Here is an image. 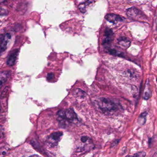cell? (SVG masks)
I'll use <instances>...</instances> for the list:
<instances>
[{
    "mask_svg": "<svg viewBox=\"0 0 157 157\" xmlns=\"http://www.w3.org/2000/svg\"><path fill=\"white\" fill-rule=\"evenodd\" d=\"M126 14L129 17L135 18L139 15L140 11L135 7H132L127 9Z\"/></svg>",
    "mask_w": 157,
    "mask_h": 157,
    "instance_id": "ba28073f",
    "label": "cell"
},
{
    "mask_svg": "<svg viewBox=\"0 0 157 157\" xmlns=\"http://www.w3.org/2000/svg\"><path fill=\"white\" fill-rule=\"evenodd\" d=\"M147 112L142 113L138 118V122L140 125H143L145 124L147 120Z\"/></svg>",
    "mask_w": 157,
    "mask_h": 157,
    "instance_id": "7c38bea8",
    "label": "cell"
},
{
    "mask_svg": "<svg viewBox=\"0 0 157 157\" xmlns=\"http://www.w3.org/2000/svg\"><path fill=\"white\" fill-rule=\"evenodd\" d=\"M4 136V130L2 126H0V139L2 138Z\"/></svg>",
    "mask_w": 157,
    "mask_h": 157,
    "instance_id": "e0dca14e",
    "label": "cell"
},
{
    "mask_svg": "<svg viewBox=\"0 0 157 157\" xmlns=\"http://www.w3.org/2000/svg\"><path fill=\"white\" fill-rule=\"evenodd\" d=\"M94 0H88L85 2L79 5V8L82 13H84L86 11L87 7L89 6L91 4L94 2Z\"/></svg>",
    "mask_w": 157,
    "mask_h": 157,
    "instance_id": "8fae6325",
    "label": "cell"
},
{
    "mask_svg": "<svg viewBox=\"0 0 157 157\" xmlns=\"http://www.w3.org/2000/svg\"><path fill=\"white\" fill-rule=\"evenodd\" d=\"M74 94L77 97L82 98H84L86 96V93L82 90L79 89H77L75 90Z\"/></svg>",
    "mask_w": 157,
    "mask_h": 157,
    "instance_id": "5bb4252c",
    "label": "cell"
},
{
    "mask_svg": "<svg viewBox=\"0 0 157 157\" xmlns=\"http://www.w3.org/2000/svg\"><path fill=\"white\" fill-rule=\"evenodd\" d=\"M118 41L119 45L125 48H129L131 45V41L130 40L125 37H121L119 38Z\"/></svg>",
    "mask_w": 157,
    "mask_h": 157,
    "instance_id": "30bf717a",
    "label": "cell"
},
{
    "mask_svg": "<svg viewBox=\"0 0 157 157\" xmlns=\"http://www.w3.org/2000/svg\"><path fill=\"white\" fill-rule=\"evenodd\" d=\"M29 157H41L37 155H33L30 156Z\"/></svg>",
    "mask_w": 157,
    "mask_h": 157,
    "instance_id": "603a6c76",
    "label": "cell"
},
{
    "mask_svg": "<svg viewBox=\"0 0 157 157\" xmlns=\"http://www.w3.org/2000/svg\"><path fill=\"white\" fill-rule=\"evenodd\" d=\"M96 101L98 108L103 112H112L118 109L117 104L110 99L99 98Z\"/></svg>",
    "mask_w": 157,
    "mask_h": 157,
    "instance_id": "6da1fadb",
    "label": "cell"
},
{
    "mask_svg": "<svg viewBox=\"0 0 157 157\" xmlns=\"http://www.w3.org/2000/svg\"><path fill=\"white\" fill-rule=\"evenodd\" d=\"M104 40H103L102 44L103 45L108 44L110 43L114 38V34L113 31L111 29L109 28H107L105 30V34H104Z\"/></svg>",
    "mask_w": 157,
    "mask_h": 157,
    "instance_id": "277c9868",
    "label": "cell"
},
{
    "mask_svg": "<svg viewBox=\"0 0 157 157\" xmlns=\"http://www.w3.org/2000/svg\"><path fill=\"white\" fill-rule=\"evenodd\" d=\"M62 132H58L53 133L49 136L48 139V144L50 146H55L57 145V144L60 142L63 136Z\"/></svg>",
    "mask_w": 157,
    "mask_h": 157,
    "instance_id": "7a4b0ae2",
    "label": "cell"
},
{
    "mask_svg": "<svg viewBox=\"0 0 157 157\" xmlns=\"http://www.w3.org/2000/svg\"><path fill=\"white\" fill-rule=\"evenodd\" d=\"M125 157H133V156H132L131 155H127Z\"/></svg>",
    "mask_w": 157,
    "mask_h": 157,
    "instance_id": "d4e9b609",
    "label": "cell"
},
{
    "mask_svg": "<svg viewBox=\"0 0 157 157\" xmlns=\"http://www.w3.org/2000/svg\"><path fill=\"white\" fill-rule=\"evenodd\" d=\"M6 14H7V13L5 9H0V15H4Z\"/></svg>",
    "mask_w": 157,
    "mask_h": 157,
    "instance_id": "44dd1931",
    "label": "cell"
},
{
    "mask_svg": "<svg viewBox=\"0 0 157 157\" xmlns=\"http://www.w3.org/2000/svg\"><path fill=\"white\" fill-rule=\"evenodd\" d=\"M18 50H15L11 53L7 61V64L9 66L14 65L18 55Z\"/></svg>",
    "mask_w": 157,
    "mask_h": 157,
    "instance_id": "52a82bcc",
    "label": "cell"
},
{
    "mask_svg": "<svg viewBox=\"0 0 157 157\" xmlns=\"http://www.w3.org/2000/svg\"><path fill=\"white\" fill-rule=\"evenodd\" d=\"M11 38H12V36L11 34L9 33H6L3 36L2 42L0 44V56H1L6 50L8 43L11 40Z\"/></svg>",
    "mask_w": 157,
    "mask_h": 157,
    "instance_id": "3957f363",
    "label": "cell"
},
{
    "mask_svg": "<svg viewBox=\"0 0 157 157\" xmlns=\"http://www.w3.org/2000/svg\"><path fill=\"white\" fill-rule=\"evenodd\" d=\"M5 0H0V3H1L2 2H3Z\"/></svg>",
    "mask_w": 157,
    "mask_h": 157,
    "instance_id": "cb8c5ba5",
    "label": "cell"
},
{
    "mask_svg": "<svg viewBox=\"0 0 157 157\" xmlns=\"http://www.w3.org/2000/svg\"><path fill=\"white\" fill-rule=\"evenodd\" d=\"M108 52L110 54H112V55H114V56H120L121 55V52H119L116 50L108 48Z\"/></svg>",
    "mask_w": 157,
    "mask_h": 157,
    "instance_id": "9a60e30c",
    "label": "cell"
},
{
    "mask_svg": "<svg viewBox=\"0 0 157 157\" xmlns=\"http://www.w3.org/2000/svg\"><path fill=\"white\" fill-rule=\"evenodd\" d=\"M65 119L69 121H75L78 120L76 113L75 112L73 109L72 108L67 109V110L65 111Z\"/></svg>",
    "mask_w": 157,
    "mask_h": 157,
    "instance_id": "5b68a950",
    "label": "cell"
},
{
    "mask_svg": "<svg viewBox=\"0 0 157 157\" xmlns=\"http://www.w3.org/2000/svg\"><path fill=\"white\" fill-rule=\"evenodd\" d=\"M146 155V153L144 151H142V152L135 153L133 156V157H145Z\"/></svg>",
    "mask_w": 157,
    "mask_h": 157,
    "instance_id": "2e32d148",
    "label": "cell"
},
{
    "mask_svg": "<svg viewBox=\"0 0 157 157\" xmlns=\"http://www.w3.org/2000/svg\"><path fill=\"white\" fill-rule=\"evenodd\" d=\"M9 76V72L7 71L0 73V91L5 83L7 81Z\"/></svg>",
    "mask_w": 157,
    "mask_h": 157,
    "instance_id": "9c48e42d",
    "label": "cell"
},
{
    "mask_svg": "<svg viewBox=\"0 0 157 157\" xmlns=\"http://www.w3.org/2000/svg\"><path fill=\"white\" fill-rule=\"evenodd\" d=\"M3 35H0V44H1V42H2V40L3 37Z\"/></svg>",
    "mask_w": 157,
    "mask_h": 157,
    "instance_id": "7402d4cb",
    "label": "cell"
},
{
    "mask_svg": "<svg viewBox=\"0 0 157 157\" xmlns=\"http://www.w3.org/2000/svg\"><path fill=\"white\" fill-rule=\"evenodd\" d=\"M128 1H132V0H128Z\"/></svg>",
    "mask_w": 157,
    "mask_h": 157,
    "instance_id": "4316f807",
    "label": "cell"
},
{
    "mask_svg": "<svg viewBox=\"0 0 157 157\" xmlns=\"http://www.w3.org/2000/svg\"><path fill=\"white\" fill-rule=\"evenodd\" d=\"M54 77V75L52 73H49L47 75V78L49 81H50Z\"/></svg>",
    "mask_w": 157,
    "mask_h": 157,
    "instance_id": "ac0fdd59",
    "label": "cell"
},
{
    "mask_svg": "<svg viewBox=\"0 0 157 157\" xmlns=\"http://www.w3.org/2000/svg\"><path fill=\"white\" fill-rule=\"evenodd\" d=\"M57 119L60 122L66 120L65 118V111L61 110L59 111L57 114Z\"/></svg>",
    "mask_w": 157,
    "mask_h": 157,
    "instance_id": "4fadbf2b",
    "label": "cell"
},
{
    "mask_svg": "<svg viewBox=\"0 0 157 157\" xmlns=\"http://www.w3.org/2000/svg\"><path fill=\"white\" fill-rule=\"evenodd\" d=\"M89 138L87 136H83L81 137V141L83 143H85L89 140Z\"/></svg>",
    "mask_w": 157,
    "mask_h": 157,
    "instance_id": "d6986e66",
    "label": "cell"
},
{
    "mask_svg": "<svg viewBox=\"0 0 157 157\" xmlns=\"http://www.w3.org/2000/svg\"><path fill=\"white\" fill-rule=\"evenodd\" d=\"M1 105H0V111H1Z\"/></svg>",
    "mask_w": 157,
    "mask_h": 157,
    "instance_id": "484cf974",
    "label": "cell"
},
{
    "mask_svg": "<svg viewBox=\"0 0 157 157\" xmlns=\"http://www.w3.org/2000/svg\"><path fill=\"white\" fill-rule=\"evenodd\" d=\"M120 139H117V140H115V141L112 144L111 146V147H113L116 146H117V145L119 144V143H120Z\"/></svg>",
    "mask_w": 157,
    "mask_h": 157,
    "instance_id": "ffe728a7",
    "label": "cell"
},
{
    "mask_svg": "<svg viewBox=\"0 0 157 157\" xmlns=\"http://www.w3.org/2000/svg\"><path fill=\"white\" fill-rule=\"evenodd\" d=\"M105 18L109 22L113 24H117L119 22L123 21L124 20L123 17L120 15L112 13L108 14L105 16Z\"/></svg>",
    "mask_w": 157,
    "mask_h": 157,
    "instance_id": "8992f818",
    "label": "cell"
}]
</instances>
